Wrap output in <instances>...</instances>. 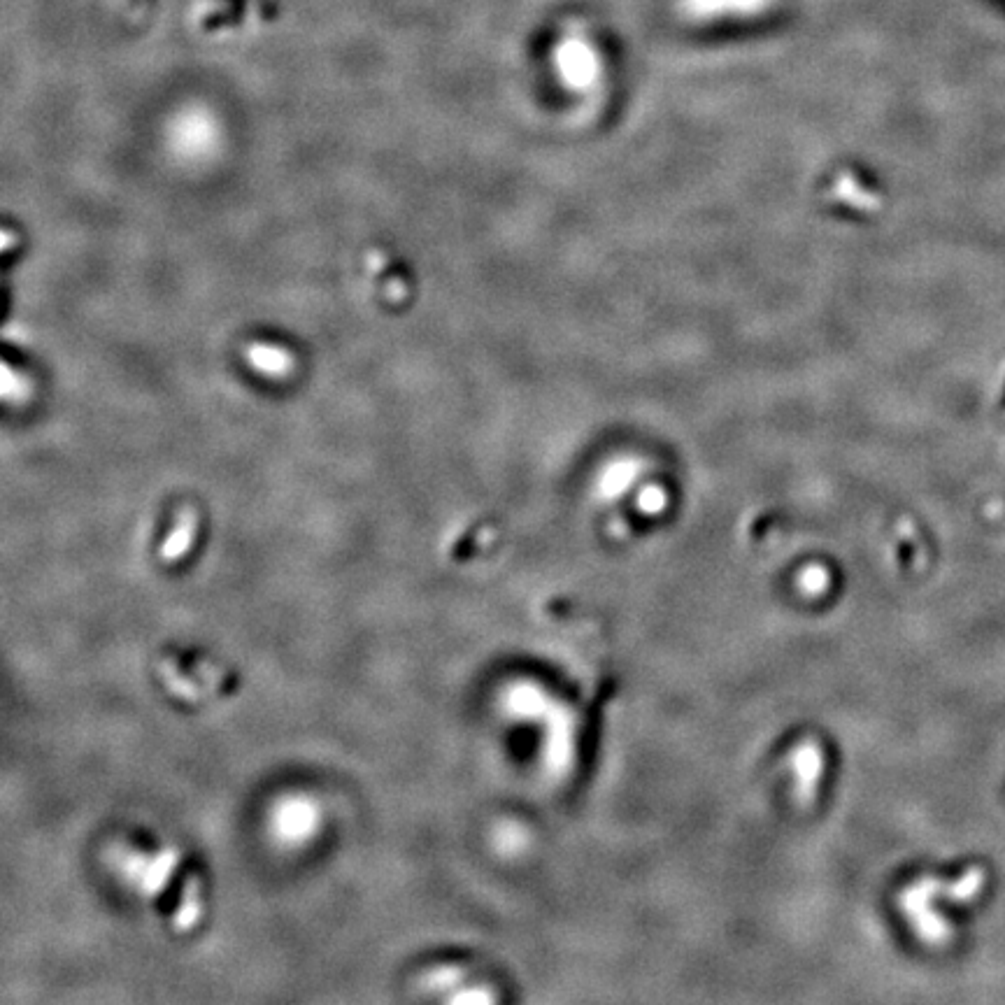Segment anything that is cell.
Instances as JSON below:
<instances>
[{
  "instance_id": "cell-1",
  "label": "cell",
  "mask_w": 1005,
  "mask_h": 1005,
  "mask_svg": "<svg viewBox=\"0 0 1005 1005\" xmlns=\"http://www.w3.org/2000/svg\"><path fill=\"white\" fill-rule=\"evenodd\" d=\"M773 0H680V10L694 19L724 17V14H757Z\"/></svg>"
}]
</instances>
